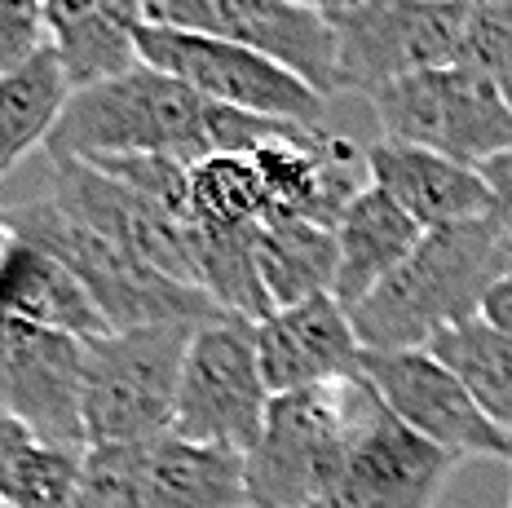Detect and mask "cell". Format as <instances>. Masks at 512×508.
Here are the masks:
<instances>
[{"instance_id":"obj_1","label":"cell","mask_w":512,"mask_h":508,"mask_svg":"<svg viewBox=\"0 0 512 508\" xmlns=\"http://www.w3.org/2000/svg\"><path fill=\"white\" fill-rule=\"evenodd\" d=\"M499 239H504L499 217L429 230L411 257L358 310H349L358 345L371 354L424 349L442 327L477 314L482 292L504 274Z\"/></svg>"},{"instance_id":"obj_2","label":"cell","mask_w":512,"mask_h":508,"mask_svg":"<svg viewBox=\"0 0 512 508\" xmlns=\"http://www.w3.org/2000/svg\"><path fill=\"white\" fill-rule=\"evenodd\" d=\"M49 160H106V155H164L199 164L212 155V102L190 84L133 62L120 76L84 84L71 93Z\"/></svg>"},{"instance_id":"obj_3","label":"cell","mask_w":512,"mask_h":508,"mask_svg":"<svg viewBox=\"0 0 512 508\" xmlns=\"http://www.w3.org/2000/svg\"><path fill=\"white\" fill-rule=\"evenodd\" d=\"M0 226L9 235L53 252L89 288L93 305L102 310L111 332H133V327H155V323H208L217 314H226L208 292L159 274L142 257L120 248L115 239H106L71 213H62L49 195L31 199V204L0 208Z\"/></svg>"},{"instance_id":"obj_4","label":"cell","mask_w":512,"mask_h":508,"mask_svg":"<svg viewBox=\"0 0 512 508\" xmlns=\"http://www.w3.org/2000/svg\"><path fill=\"white\" fill-rule=\"evenodd\" d=\"M204 323H155L84 345V451L151 447L173 433L181 367Z\"/></svg>"},{"instance_id":"obj_5","label":"cell","mask_w":512,"mask_h":508,"mask_svg":"<svg viewBox=\"0 0 512 508\" xmlns=\"http://www.w3.org/2000/svg\"><path fill=\"white\" fill-rule=\"evenodd\" d=\"M354 389L358 376L270 398L248 451V508H314L332 491L349 460Z\"/></svg>"},{"instance_id":"obj_6","label":"cell","mask_w":512,"mask_h":508,"mask_svg":"<svg viewBox=\"0 0 512 508\" xmlns=\"http://www.w3.org/2000/svg\"><path fill=\"white\" fill-rule=\"evenodd\" d=\"M384 142H407L482 168L512 151V102L482 71L433 67L367 93Z\"/></svg>"},{"instance_id":"obj_7","label":"cell","mask_w":512,"mask_h":508,"mask_svg":"<svg viewBox=\"0 0 512 508\" xmlns=\"http://www.w3.org/2000/svg\"><path fill=\"white\" fill-rule=\"evenodd\" d=\"M133 40H137V58L146 67L190 84L199 98L217 102V107L309 124V129L323 124V107H327L323 93H314L301 76L252 54V49L234 45V40L164 27V23H142Z\"/></svg>"},{"instance_id":"obj_8","label":"cell","mask_w":512,"mask_h":508,"mask_svg":"<svg viewBox=\"0 0 512 508\" xmlns=\"http://www.w3.org/2000/svg\"><path fill=\"white\" fill-rule=\"evenodd\" d=\"M477 0H354L336 9V45L345 89L376 93L415 71L455 67L464 58Z\"/></svg>"},{"instance_id":"obj_9","label":"cell","mask_w":512,"mask_h":508,"mask_svg":"<svg viewBox=\"0 0 512 508\" xmlns=\"http://www.w3.org/2000/svg\"><path fill=\"white\" fill-rule=\"evenodd\" d=\"M270 389L256 358V323L239 314H217L195 332L181 367L173 433L208 447L248 455L265 429Z\"/></svg>"},{"instance_id":"obj_10","label":"cell","mask_w":512,"mask_h":508,"mask_svg":"<svg viewBox=\"0 0 512 508\" xmlns=\"http://www.w3.org/2000/svg\"><path fill=\"white\" fill-rule=\"evenodd\" d=\"M146 23L234 40L301 76L323 98L345 93L336 27L323 9L296 5V0H155L146 5Z\"/></svg>"},{"instance_id":"obj_11","label":"cell","mask_w":512,"mask_h":508,"mask_svg":"<svg viewBox=\"0 0 512 508\" xmlns=\"http://www.w3.org/2000/svg\"><path fill=\"white\" fill-rule=\"evenodd\" d=\"M455 469L460 460L402 425L358 372L345 473L314 508H433Z\"/></svg>"},{"instance_id":"obj_12","label":"cell","mask_w":512,"mask_h":508,"mask_svg":"<svg viewBox=\"0 0 512 508\" xmlns=\"http://www.w3.org/2000/svg\"><path fill=\"white\" fill-rule=\"evenodd\" d=\"M358 367L384 398V407L424 442L442 447L451 460L512 464V433L477 407L473 394L455 380V372H446L429 349H398V354L362 349Z\"/></svg>"},{"instance_id":"obj_13","label":"cell","mask_w":512,"mask_h":508,"mask_svg":"<svg viewBox=\"0 0 512 508\" xmlns=\"http://www.w3.org/2000/svg\"><path fill=\"white\" fill-rule=\"evenodd\" d=\"M49 199L62 213H71L76 221L98 230V235L128 248L133 257H142L159 274L204 292V279H199V230L151 204L142 190L102 173L98 164L49 160Z\"/></svg>"},{"instance_id":"obj_14","label":"cell","mask_w":512,"mask_h":508,"mask_svg":"<svg viewBox=\"0 0 512 508\" xmlns=\"http://www.w3.org/2000/svg\"><path fill=\"white\" fill-rule=\"evenodd\" d=\"M248 160L265 186V221H314L336 230L345 208L371 186L367 151L323 124H292Z\"/></svg>"},{"instance_id":"obj_15","label":"cell","mask_w":512,"mask_h":508,"mask_svg":"<svg viewBox=\"0 0 512 508\" xmlns=\"http://www.w3.org/2000/svg\"><path fill=\"white\" fill-rule=\"evenodd\" d=\"M84 345L0 314V411L45 442L84 451Z\"/></svg>"},{"instance_id":"obj_16","label":"cell","mask_w":512,"mask_h":508,"mask_svg":"<svg viewBox=\"0 0 512 508\" xmlns=\"http://www.w3.org/2000/svg\"><path fill=\"white\" fill-rule=\"evenodd\" d=\"M256 358L265 389L279 398L358 376L362 345L349 310L332 292H323L265 314L256 323Z\"/></svg>"},{"instance_id":"obj_17","label":"cell","mask_w":512,"mask_h":508,"mask_svg":"<svg viewBox=\"0 0 512 508\" xmlns=\"http://www.w3.org/2000/svg\"><path fill=\"white\" fill-rule=\"evenodd\" d=\"M367 173L371 186L384 190L424 235L499 217L495 190L482 177V168L446 160V155L424 151V146L384 142L380 137V142L367 146Z\"/></svg>"},{"instance_id":"obj_18","label":"cell","mask_w":512,"mask_h":508,"mask_svg":"<svg viewBox=\"0 0 512 508\" xmlns=\"http://www.w3.org/2000/svg\"><path fill=\"white\" fill-rule=\"evenodd\" d=\"M0 314L31 327L76 336V341H98L111 336L102 310L93 305L89 288L62 266L53 252L9 235L0 226Z\"/></svg>"},{"instance_id":"obj_19","label":"cell","mask_w":512,"mask_h":508,"mask_svg":"<svg viewBox=\"0 0 512 508\" xmlns=\"http://www.w3.org/2000/svg\"><path fill=\"white\" fill-rule=\"evenodd\" d=\"M424 230L393 204L384 190L367 186L345 208L336 226V283L332 296L345 310H358L371 292L415 252Z\"/></svg>"},{"instance_id":"obj_20","label":"cell","mask_w":512,"mask_h":508,"mask_svg":"<svg viewBox=\"0 0 512 508\" xmlns=\"http://www.w3.org/2000/svg\"><path fill=\"white\" fill-rule=\"evenodd\" d=\"M142 508H248V455L168 433L146 447Z\"/></svg>"},{"instance_id":"obj_21","label":"cell","mask_w":512,"mask_h":508,"mask_svg":"<svg viewBox=\"0 0 512 508\" xmlns=\"http://www.w3.org/2000/svg\"><path fill=\"white\" fill-rule=\"evenodd\" d=\"M53 49L67 62L76 89L120 76L137 58V27L146 23L142 0H45Z\"/></svg>"},{"instance_id":"obj_22","label":"cell","mask_w":512,"mask_h":508,"mask_svg":"<svg viewBox=\"0 0 512 508\" xmlns=\"http://www.w3.org/2000/svg\"><path fill=\"white\" fill-rule=\"evenodd\" d=\"M71 93H76V80L53 45L0 76V177L18 160H27L36 146H49Z\"/></svg>"},{"instance_id":"obj_23","label":"cell","mask_w":512,"mask_h":508,"mask_svg":"<svg viewBox=\"0 0 512 508\" xmlns=\"http://www.w3.org/2000/svg\"><path fill=\"white\" fill-rule=\"evenodd\" d=\"M256 266L274 310L332 292L336 283V230L314 221H261Z\"/></svg>"},{"instance_id":"obj_24","label":"cell","mask_w":512,"mask_h":508,"mask_svg":"<svg viewBox=\"0 0 512 508\" xmlns=\"http://www.w3.org/2000/svg\"><path fill=\"white\" fill-rule=\"evenodd\" d=\"M424 349L446 372H455V380L495 425L512 433V341L504 332H495L482 314H468V319L442 327Z\"/></svg>"},{"instance_id":"obj_25","label":"cell","mask_w":512,"mask_h":508,"mask_svg":"<svg viewBox=\"0 0 512 508\" xmlns=\"http://www.w3.org/2000/svg\"><path fill=\"white\" fill-rule=\"evenodd\" d=\"M186 177L195 230H248L265 221V186L248 155H208Z\"/></svg>"},{"instance_id":"obj_26","label":"cell","mask_w":512,"mask_h":508,"mask_svg":"<svg viewBox=\"0 0 512 508\" xmlns=\"http://www.w3.org/2000/svg\"><path fill=\"white\" fill-rule=\"evenodd\" d=\"M84 478V451L36 438L0 478V500L18 508H71Z\"/></svg>"},{"instance_id":"obj_27","label":"cell","mask_w":512,"mask_h":508,"mask_svg":"<svg viewBox=\"0 0 512 508\" xmlns=\"http://www.w3.org/2000/svg\"><path fill=\"white\" fill-rule=\"evenodd\" d=\"M146 447H89L71 508H142Z\"/></svg>"},{"instance_id":"obj_28","label":"cell","mask_w":512,"mask_h":508,"mask_svg":"<svg viewBox=\"0 0 512 508\" xmlns=\"http://www.w3.org/2000/svg\"><path fill=\"white\" fill-rule=\"evenodd\" d=\"M460 62L482 71L512 102V0H477Z\"/></svg>"},{"instance_id":"obj_29","label":"cell","mask_w":512,"mask_h":508,"mask_svg":"<svg viewBox=\"0 0 512 508\" xmlns=\"http://www.w3.org/2000/svg\"><path fill=\"white\" fill-rule=\"evenodd\" d=\"M45 45H53L45 0H0V76L23 67Z\"/></svg>"},{"instance_id":"obj_30","label":"cell","mask_w":512,"mask_h":508,"mask_svg":"<svg viewBox=\"0 0 512 508\" xmlns=\"http://www.w3.org/2000/svg\"><path fill=\"white\" fill-rule=\"evenodd\" d=\"M477 314L495 327V332H504L512 341V270H504L495 283L482 292V305H477Z\"/></svg>"},{"instance_id":"obj_31","label":"cell","mask_w":512,"mask_h":508,"mask_svg":"<svg viewBox=\"0 0 512 508\" xmlns=\"http://www.w3.org/2000/svg\"><path fill=\"white\" fill-rule=\"evenodd\" d=\"M36 438H40V433L31 429V425H23L14 411H0V478H5V469H9V464H14L18 455H23Z\"/></svg>"},{"instance_id":"obj_32","label":"cell","mask_w":512,"mask_h":508,"mask_svg":"<svg viewBox=\"0 0 512 508\" xmlns=\"http://www.w3.org/2000/svg\"><path fill=\"white\" fill-rule=\"evenodd\" d=\"M482 177L495 190V213L499 221H512V151L495 155L490 164H482Z\"/></svg>"},{"instance_id":"obj_33","label":"cell","mask_w":512,"mask_h":508,"mask_svg":"<svg viewBox=\"0 0 512 508\" xmlns=\"http://www.w3.org/2000/svg\"><path fill=\"white\" fill-rule=\"evenodd\" d=\"M499 266L512 270V221H504V239H499Z\"/></svg>"},{"instance_id":"obj_34","label":"cell","mask_w":512,"mask_h":508,"mask_svg":"<svg viewBox=\"0 0 512 508\" xmlns=\"http://www.w3.org/2000/svg\"><path fill=\"white\" fill-rule=\"evenodd\" d=\"M296 5H309V9H323V14H336V9H349L354 0H296Z\"/></svg>"},{"instance_id":"obj_35","label":"cell","mask_w":512,"mask_h":508,"mask_svg":"<svg viewBox=\"0 0 512 508\" xmlns=\"http://www.w3.org/2000/svg\"><path fill=\"white\" fill-rule=\"evenodd\" d=\"M0 508H18V504H5V500H0Z\"/></svg>"},{"instance_id":"obj_36","label":"cell","mask_w":512,"mask_h":508,"mask_svg":"<svg viewBox=\"0 0 512 508\" xmlns=\"http://www.w3.org/2000/svg\"><path fill=\"white\" fill-rule=\"evenodd\" d=\"M508 469H512V464H508ZM508 508H512V495H508Z\"/></svg>"},{"instance_id":"obj_37","label":"cell","mask_w":512,"mask_h":508,"mask_svg":"<svg viewBox=\"0 0 512 508\" xmlns=\"http://www.w3.org/2000/svg\"><path fill=\"white\" fill-rule=\"evenodd\" d=\"M142 5H155V0H142Z\"/></svg>"}]
</instances>
